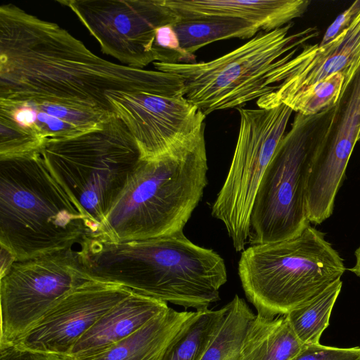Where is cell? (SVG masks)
<instances>
[{"label":"cell","mask_w":360,"mask_h":360,"mask_svg":"<svg viewBox=\"0 0 360 360\" xmlns=\"http://www.w3.org/2000/svg\"><path fill=\"white\" fill-rule=\"evenodd\" d=\"M113 91L184 96L176 75L117 64L58 24L11 4L0 7V101L54 103L112 115Z\"/></svg>","instance_id":"cell-1"},{"label":"cell","mask_w":360,"mask_h":360,"mask_svg":"<svg viewBox=\"0 0 360 360\" xmlns=\"http://www.w3.org/2000/svg\"><path fill=\"white\" fill-rule=\"evenodd\" d=\"M79 245L90 279L120 285L185 309H207L219 300V289L227 281L224 259L192 243L183 231L124 242L86 236Z\"/></svg>","instance_id":"cell-2"},{"label":"cell","mask_w":360,"mask_h":360,"mask_svg":"<svg viewBox=\"0 0 360 360\" xmlns=\"http://www.w3.org/2000/svg\"><path fill=\"white\" fill-rule=\"evenodd\" d=\"M205 127L142 159L95 236L124 242L183 231L207 183Z\"/></svg>","instance_id":"cell-3"},{"label":"cell","mask_w":360,"mask_h":360,"mask_svg":"<svg viewBox=\"0 0 360 360\" xmlns=\"http://www.w3.org/2000/svg\"><path fill=\"white\" fill-rule=\"evenodd\" d=\"M95 235L39 150L0 157V243L15 260L66 250Z\"/></svg>","instance_id":"cell-4"},{"label":"cell","mask_w":360,"mask_h":360,"mask_svg":"<svg viewBox=\"0 0 360 360\" xmlns=\"http://www.w3.org/2000/svg\"><path fill=\"white\" fill-rule=\"evenodd\" d=\"M292 22L270 32H259L246 43L207 62H154L155 70L177 76L184 97L205 115L240 108L266 96L293 74L305 59V42L316 27L290 34Z\"/></svg>","instance_id":"cell-5"},{"label":"cell","mask_w":360,"mask_h":360,"mask_svg":"<svg viewBox=\"0 0 360 360\" xmlns=\"http://www.w3.org/2000/svg\"><path fill=\"white\" fill-rule=\"evenodd\" d=\"M39 151L95 236L142 160L135 139L115 114L86 132L46 140Z\"/></svg>","instance_id":"cell-6"},{"label":"cell","mask_w":360,"mask_h":360,"mask_svg":"<svg viewBox=\"0 0 360 360\" xmlns=\"http://www.w3.org/2000/svg\"><path fill=\"white\" fill-rule=\"evenodd\" d=\"M346 268L325 233L309 224L292 238L243 250L238 275L257 314L272 319L304 304L341 278Z\"/></svg>","instance_id":"cell-7"},{"label":"cell","mask_w":360,"mask_h":360,"mask_svg":"<svg viewBox=\"0 0 360 360\" xmlns=\"http://www.w3.org/2000/svg\"><path fill=\"white\" fill-rule=\"evenodd\" d=\"M334 107L314 115L296 113L260 181L250 220L251 245L292 238L310 224L306 207L308 176Z\"/></svg>","instance_id":"cell-8"},{"label":"cell","mask_w":360,"mask_h":360,"mask_svg":"<svg viewBox=\"0 0 360 360\" xmlns=\"http://www.w3.org/2000/svg\"><path fill=\"white\" fill-rule=\"evenodd\" d=\"M240 127L228 174L212 207V215L225 226L236 251L248 242L255 198L292 112L281 103L258 109L236 108Z\"/></svg>","instance_id":"cell-9"},{"label":"cell","mask_w":360,"mask_h":360,"mask_svg":"<svg viewBox=\"0 0 360 360\" xmlns=\"http://www.w3.org/2000/svg\"><path fill=\"white\" fill-rule=\"evenodd\" d=\"M90 280L72 248L15 260L1 273L0 345L14 343L60 298Z\"/></svg>","instance_id":"cell-10"},{"label":"cell","mask_w":360,"mask_h":360,"mask_svg":"<svg viewBox=\"0 0 360 360\" xmlns=\"http://www.w3.org/2000/svg\"><path fill=\"white\" fill-rule=\"evenodd\" d=\"M98 41L103 53L124 65L144 69L157 61L155 30L175 25L176 15L164 0H59Z\"/></svg>","instance_id":"cell-11"},{"label":"cell","mask_w":360,"mask_h":360,"mask_svg":"<svg viewBox=\"0 0 360 360\" xmlns=\"http://www.w3.org/2000/svg\"><path fill=\"white\" fill-rule=\"evenodd\" d=\"M360 129V65L344 81L328 129L314 155L307 184L309 223L319 225L333 212L338 192L358 141Z\"/></svg>","instance_id":"cell-12"},{"label":"cell","mask_w":360,"mask_h":360,"mask_svg":"<svg viewBox=\"0 0 360 360\" xmlns=\"http://www.w3.org/2000/svg\"><path fill=\"white\" fill-rule=\"evenodd\" d=\"M131 292L120 285L88 281L60 298L13 345L65 359L79 339Z\"/></svg>","instance_id":"cell-13"},{"label":"cell","mask_w":360,"mask_h":360,"mask_svg":"<svg viewBox=\"0 0 360 360\" xmlns=\"http://www.w3.org/2000/svg\"><path fill=\"white\" fill-rule=\"evenodd\" d=\"M108 99L135 139L142 159L166 152L205 124L206 115L184 96L113 91Z\"/></svg>","instance_id":"cell-14"},{"label":"cell","mask_w":360,"mask_h":360,"mask_svg":"<svg viewBox=\"0 0 360 360\" xmlns=\"http://www.w3.org/2000/svg\"><path fill=\"white\" fill-rule=\"evenodd\" d=\"M306 58L275 92L259 98V108L273 107L332 75L350 77L360 65V12L352 23L328 44H304Z\"/></svg>","instance_id":"cell-15"},{"label":"cell","mask_w":360,"mask_h":360,"mask_svg":"<svg viewBox=\"0 0 360 360\" xmlns=\"http://www.w3.org/2000/svg\"><path fill=\"white\" fill-rule=\"evenodd\" d=\"M179 21L224 17L243 20L270 32L302 17L308 0H164Z\"/></svg>","instance_id":"cell-16"},{"label":"cell","mask_w":360,"mask_h":360,"mask_svg":"<svg viewBox=\"0 0 360 360\" xmlns=\"http://www.w3.org/2000/svg\"><path fill=\"white\" fill-rule=\"evenodd\" d=\"M168 307L167 302L132 291L108 311L64 359L96 354L131 335Z\"/></svg>","instance_id":"cell-17"},{"label":"cell","mask_w":360,"mask_h":360,"mask_svg":"<svg viewBox=\"0 0 360 360\" xmlns=\"http://www.w3.org/2000/svg\"><path fill=\"white\" fill-rule=\"evenodd\" d=\"M193 313L168 307L120 342L96 354L75 360H162L170 342Z\"/></svg>","instance_id":"cell-18"},{"label":"cell","mask_w":360,"mask_h":360,"mask_svg":"<svg viewBox=\"0 0 360 360\" xmlns=\"http://www.w3.org/2000/svg\"><path fill=\"white\" fill-rule=\"evenodd\" d=\"M304 347L285 315L269 319L257 314L245 336L240 360H294Z\"/></svg>","instance_id":"cell-19"},{"label":"cell","mask_w":360,"mask_h":360,"mask_svg":"<svg viewBox=\"0 0 360 360\" xmlns=\"http://www.w3.org/2000/svg\"><path fill=\"white\" fill-rule=\"evenodd\" d=\"M173 27L181 49L193 56L198 49L214 41L231 38L251 39L261 30L248 21L224 17L181 20Z\"/></svg>","instance_id":"cell-20"},{"label":"cell","mask_w":360,"mask_h":360,"mask_svg":"<svg viewBox=\"0 0 360 360\" xmlns=\"http://www.w3.org/2000/svg\"><path fill=\"white\" fill-rule=\"evenodd\" d=\"M225 313V306L194 311L170 342L162 360H201Z\"/></svg>","instance_id":"cell-21"},{"label":"cell","mask_w":360,"mask_h":360,"mask_svg":"<svg viewBox=\"0 0 360 360\" xmlns=\"http://www.w3.org/2000/svg\"><path fill=\"white\" fill-rule=\"evenodd\" d=\"M225 307L224 319L201 360H240L245 336L256 315L237 295Z\"/></svg>","instance_id":"cell-22"},{"label":"cell","mask_w":360,"mask_h":360,"mask_svg":"<svg viewBox=\"0 0 360 360\" xmlns=\"http://www.w3.org/2000/svg\"><path fill=\"white\" fill-rule=\"evenodd\" d=\"M342 286V281L339 279L309 302L285 314L295 335L304 345L319 344Z\"/></svg>","instance_id":"cell-23"},{"label":"cell","mask_w":360,"mask_h":360,"mask_svg":"<svg viewBox=\"0 0 360 360\" xmlns=\"http://www.w3.org/2000/svg\"><path fill=\"white\" fill-rule=\"evenodd\" d=\"M344 81L342 74L332 75L281 103L288 105L296 112L304 115H314L335 105L342 92Z\"/></svg>","instance_id":"cell-24"},{"label":"cell","mask_w":360,"mask_h":360,"mask_svg":"<svg viewBox=\"0 0 360 360\" xmlns=\"http://www.w3.org/2000/svg\"><path fill=\"white\" fill-rule=\"evenodd\" d=\"M157 61L165 63H193L195 56L185 52L181 47L179 37L172 25L158 27L153 45Z\"/></svg>","instance_id":"cell-25"},{"label":"cell","mask_w":360,"mask_h":360,"mask_svg":"<svg viewBox=\"0 0 360 360\" xmlns=\"http://www.w3.org/2000/svg\"><path fill=\"white\" fill-rule=\"evenodd\" d=\"M360 347L339 348L319 344L305 345L294 360H359Z\"/></svg>","instance_id":"cell-26"},{"label":"cell","mask_w":360,"mask_h":360,"mask_svg":"<svg viewBox=\"0 0 360 360\" xmlns=\"http://www.w3.org/2000/svg\"><path fill=\"white\" fill-rule=\"evenodd\" d=\"M359 12L360 0H357L355 1L348 8L338 15L326 30L319 46H325L338 37L350 26Z\"/></svg>","instance_id":"cell-27"},{"label":"cell","mask_w":360,"mask_h":360,"mask_svg":"<svg viewBox=\"0 0 360 360\" xmlns=\"http://www.w3.org/2000/svg\"><path fill=\"white\" fill-rule=\"evenodd\" d=\"M0 360H64L55 355L20 349L13 344L0 345Z\"/></svg>","instance_id":"cell-28"},{"label":"cell","mask_w":360,"mask_h":360,"mask_svg":"<svg viewBox=\"0 0 360 360\" xmlns=\"http://www.w3.org/2000/svg\"><path fill=\"white\" fill-rule=\"evenodd\" d=\"M354 255L356 257V263L354 266H352L350 269H348V270L360 278V245L355 250Z\"/></svg>","instance_id":"cell-29"},{"label":"cell","mask_w":360,"mask_h":360,"mask_svg":"<svg viewBox=\"0 0 360 360\" xmlns=\"http://www.w3.org/2000/svg\"><path fill=\"white\" fill-rule=\"evenodd\" d=\"M360 140V129H359V135H358V141Z\"/></svg>","instance_id":"cell-30"},{"label":"cell","mask_w":360,"mask_h":360,"mask_svg":"<svg viewBox=\"0 0 360 360\" xmlns=\"http://www.w3.org/2000/svg\"><path fill=\"white\" fill-rule=\"evenodd\" d=\"M359 360H360V359H359Z\"/></svg>","instance_id":"cell-31"}]
</instances>
